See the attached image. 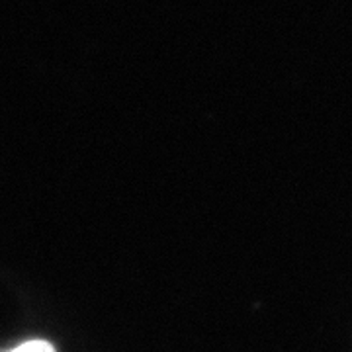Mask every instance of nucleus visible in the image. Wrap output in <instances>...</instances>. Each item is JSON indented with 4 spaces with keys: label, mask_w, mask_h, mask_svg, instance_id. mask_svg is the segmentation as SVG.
<instances>
[{
    "label": "nucleus",
    "mask_w": 352,
    "mask_h": 352,
    "mask_svg": "<svg viewBox=\"0 0 352 352\" xmlns=\"http://www.w3.org/2000/svg\"><path fill=\"white\" fill-rule=\"evenodd\" d=\"M12 352H55V349L45 340H30V342L20 344L18 349H14Z\"/></svg>",
    "instance_id": "obj_1"
}]
</instances>
